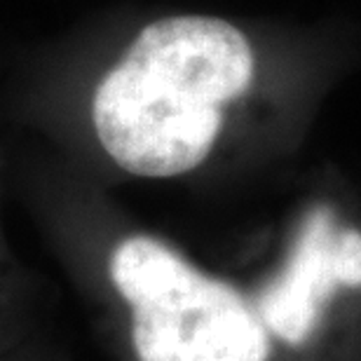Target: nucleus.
Masks as SVG:
<instances>
[{"mask_svg": "<svg viewBox=\"0 0 361 361\" xmlns=\"http://www.w3.org/2000/svg\"><path fill=\"white\" fill-rule=\"evenodd\" d=\"M254 71V49L235 24L164 14L92 73L35 49L17 71L7 115L61 146L85 141L127 176L178 178L214 153Z\"/></svg>", "mask_w": 361, "mask_h": 361, "instance_id": "nucleus-1", "label": "nucleus"}, {"mask_svg": "<svg viewBox=\"0 0 361 361\" xmlns=\"http://www.w3.org/2000/svg\"><path fill=\"white\" fill-rule=\"evenodd\" d=\"M106 274L129 310L139 361H268L263 319L226 281L167 242L132 233L113 242Z\"/></svg>", "mask_w": 361, "mask_h": 361, "instance_id": "nucleus-2", "label": "nucleus"}, {"mask_svg": "<svg viewBox=\"0 0 361 361\" xmlns=\"http://www.w3.org/2000/svg\"><path fill=\"white\" fill-rule=\"evenodd\" d=\"M336 226L329 209H317L295 244L291 263L261 298L263 324L281 341L305 343L336 288L343 286L336 261Z\"/></svg>", "mask_w": 361, "mask_h": 361, "instance_id": "nucleus-3", "label": "nucleus"}, {"mask_svg": "<svg viewBox=\"0 0 361 361\" xmlns=\"http://www.w3.org/2000/svg\"><path fill=\"white\" fill-rule=\"evenodd\" d=\"M336 261L345 288H361V230H343L336 240Z\"/></svg>", "mask_w": 361, "mask_h": 361, "instance_id": "nucleus-4", "label": "nucleus"}, {"mask_svg": "<svg viewBox=\"0 0 361 361\" xmlns=\"http://www.w3.org/2000/svg\"><path fill=\"white\" fill-rule=\"evenodd\" d=\"M0 185H3V157H0ZM10 270H12V261L10 254H7V244L3 237V221H0V293L5 291L7 284H10Z\"/></svg>", "mask_w": 361, "mask_h": 361, "instance_id": "nucleus-5", "label": "nucleus"}]
</instances>
